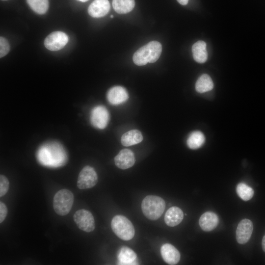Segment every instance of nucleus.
<instances>
[{"instance_id": "f257e3e1", "label": "nucleus", "mask_w": 265, "mask_h": 265, "mask_svg": "<svg viewBox=\"0 0 265 265\" xmlns=\"http://www.w3.org/2000/svg\"><path fill=\"white\" fill-rule=\"evenodd\" d=\"M36 157L42 164L51 167L61 166L67 160L64 147L57 141H49L43 144L38 149Z\"/></svg>"}, {"instance_id": "f03ea898", "label": "nucleus", "mask_w": 265, "mask_h": 265, "mask_svg": "<svg viewBox=\"0 0 265 265\" xmlns=\"http://www.w3.org/2000/svg\"><path fill=\"white\" fill-rule=\"evenodd\" d=\"M161 52L162 46L159 42L150 41L134 53L132 60L134 64L138 66L154 63L159 58Z\"/></svg>"}, {"instance_id": "7ed1b4c3", "label": "nucleus", "mask_w": 265, "mask_h": 265, "mask_svg": "<svg viewBox=\"0 0 265 265\" xmlns=\"http://www.w3.org/2000/svg\"><path fill=\"white\" fill-rule=\"evenodd\" d=\"M165 207L164 200L156 195L146 196L141 203V209L144 215L148 219L155 220L162 214Z\"/></svg>"}, {"instance_id": "20e7f679", "label": "nucleus", "mask_w": 265, "mask_h": 265, "mask_svg": "<svg viewBox=\"0 0 265 265\" xmlns=\"http://www.w3.org/2000/svg\"><path fill=\"white\" fill-rule=\"evenodd\" d=\"M111 227L115 234L123 240H129L134 236L133 225L130 220L123 215L114 216L111 222Z\"/></svg>"}, {"instance_id": "39448f33", "label": "nucleus", "mask_w": 265, "mask_h": 265, "mask_svg": "<svg viewBox=\"0 0 265 265\" xmlns=\"http://www.w3.org/2000/svg\"><path fill=\"white\" fill-rule=\"evenodd\" d=\"M74 203V195L67 189H61L54 195L53 199V208L58 215L64 216L71 211Z\"/></svg>"}, {"instance_id": "423d86ee", "label": "nucleus", "mask_w": 265, "mask_h": 265, "mask_svg": "<svg viewBox=\"0 0 265 265\" xmlns=\"http://www.w3.org/2000/svg\"><path fill=\"white\" fill-rule=\"evenodd\" d=\"M74 221L78 228L85 232L93 231L95 227L94 217L90 212L85 209L78 210L73 215Z\"/></svg>"}, {"instance_id": "0eeeda50", "label": "nucleus", "mask_w": 265, "mask_h": 265, "mask_svg": "<svg viewBox=\"0 0 265 265\" xmlns=\"http://www.w3.org/2000/svg\"><path fill=\"white\" fill-rule=\"evenodd\" d=\"M98 182V176L95 169L91 166L84 167L80 172L77 186L80 189L90 188L95 186Z\"/></svg>"}, {"instance_id": "6e6552de", "label": "nucleus", "mask_w": 265, "mask_h": 265, "mask_svg": "<svg viewBox=\"0 0 265 265\" xmlns=\"http://www.w3.org/2000/svg\"><path fill=\"white\" fill-rule=\"evenodd\" d=\"M68 41V36L65 33L56 31L47 36L44 41V45L50 51H56L63 48Z\"/></svg>"}, {"instance_id": "1a4fd4ad", "label": "nucleus", "mask_w": 265, "mask_h": 265, "mask_svg": "<svg viewBox=\"0 0 265 265\" xmlns=\"http://www.w3.org/2000/svg\"><path fill=\"white\" fill-rule=\"evenodd\" d=\"M90 120L93 126L103 129L106 127L109 120L108 111L103 106H96L91 111Z\"/></svg>"}, {"instance_id": "9d476101", "label": "nucleus", "mask_w": 265, "mask_h": 265, "mask_svg": "<svg viewBox=\"0 0 265 265\" xmlns=\"http://www.w3.org/2000/svg\"><path fill=\"white\" fill-rule=\"evenodd\" d=\"M253 230L252 222L248 219H243L238 223L236 232V239L239 244H245L251 238Z\"/></svg>"}, {"instance_id": "9b49d317", "label": "nucleus", "mask_w": 265, "mask_h": 265, "mask_svg": "<svg viewBox=\"0 0 265 265\" xmlns=\"http://www.w3.org/2000/svg\"><path fill=\"white\" fill-rule=\"evenodd\" d=\"M114 162L121 169L129 168L134 164V155L130 149H123L114 158Z\"/></svg>"}, {"instance_id": "f8f14e48", "label": "nucleus", "mask_w": 265, "mask_h": 265, "mask_svg": "<svg viewBox=\"0 0 265 265\" xmlns=\"http://www.w3.org/2000/svg\"><path fill=\"white\" fill-rule=\"evenodd\" d=\"M110 3L108 0H94L88 8V13L93 18H100L109 11Z\"/></svg>"}, {"instance_id": "ddd939ff", "label": "nucleus", "mask_w": 265, "mask_h": 265, "mask_svg": "<svg viewBox=\"0 0 265 265\" xmlns=\"http://www.w3.org/2000/svg\"><path fill=\"white\" fill-rule=\"evenodd\" d=\"M107 99L113 105H118L126 102L129 98L126 89L121 86L111 88L107 93Z\"/></svg>"}, {"instance_id": "4468645a", "label": "nucleus", "mask_w": 265, "mask_h": 265, "mask_svg": "<svg viewBox=\"0 0 265 265\" xmlns=\"http://www.w3.org/2000/svg\"><path fill=\"white\" fill-rule=\"evenodd\" d=\"M160 253L163 260L169 265H176L180 260L179 251L169 243H165L161 246Z\"/></svg>"}, {"instance_id": "2eb2a0df", "label": "nucleus", "mask_w": 265, "mask_h": 265, "mask_svg": "<svg viewBox=\"0 0 265 265\" xmlns=\"http://www.w3.org/2000/svg\"><path fill=\"white\" fill-rule=\"evenodd\" d=\"M218 223V216L212 212H205L201 216L199 220V226L203 230L206 232L214 229Z\"/></svg>"}, {"instance_id": "dca6fc26", "label": "nucleus", "mask_w": 265, "mask_h": 265, "mask_svg": "<svg viewBox=\"0 0 265 265\" xmlns=\"http://www.w3.org/2000/svg\"><path fill=\"white\" fill-rule=\"evenodd\" d=\"M184 218L183 211L175 206L170 208L166 212L164 221L167 225L174 227L180 224Z\"/></svg>"}, {"instance_id": "f3484780", "label": "nucleus", "mask_w": 265, "mask_h": 265, "mask_svg": "<svg viewBox=\"0 0 265 265\" xmlns=\"http://www.w3.org/2000/svg\"><path fill=\"white\" fill-rule=\"evenodd\" d=\"M192 52L193 58L197 62L203 63L207 60L208 53L204 41L200 40L195 43L192 47Z\"/></svg>"}, {"instance_id": "a211bd4d", "label": "nucleus", "mask_w": 265, "mask_h": 265, "mask_svg": "<svg viewBox=\"0 0 265 265\" xmlns=\"http://www.w3.org/2000/svg\"><path fill=\"white\" fill-rule=\"evenodd\" d=\"M143 140L141 132L137 130H130L121 137V142L124 146H130L138 144Z\"/></svg>"}, {"instance_id": "6ab92c4d", "label": "nucleus", "mask_w": 265, "mask_h": 265, "mask_svg": "<svg viewBox=\"0 0 265 265\" xmlns=\"http://www.w3.org/2000/svg\"><path fill=\"white\" fill-rule=\"evenodd\" d=\"M135 5L134 0H113L112 6L119 14H126L131 11Z\"/></svg>"}, {"instance_id": "aec40b11", "label": "nucleus", "mask_w": 265, "mask_h": 265, "mask_svg": "<svg viewBox=\"0 0 265 265\" xmlns=\"http://www.w3.org/2000/svg\"><path fill=\"white\" fill-rule=\"evenodd\" d=\"M213 87L212 80L210 76L207 74L202 75L195 83V89L200 93L210 91Z\"/></svg>"}, {"instance_id": "412c9836", "label": "nucleus", "mask_w": 265, "mask_h": 265, "mask_svg": "<svg viewBox=\"0 0 265 265\" xmlns=\"http://www.w3.org/2000/svg\"><path fill=\"white\" fill-rule=\"evenodd\" d=\"M205 141V136L201 132L194 131L188 136L186 143L190 149H196L201 147Z\"/></svg>"}, {"instance_id": "4be33fe9", "label": "nucleus", "mask_w": 265, "mask_h": 265, "mask_svg": "<svg viewBox=\"0 0 265 265\" xmlns=\"http://www.w3.org/2000/svg\"><path fill=\"white\" fill-rule=\"evenodd\" d=\"M136 259V254L131 249L123 247L119 251L118 260L121 265L133 264Z\"/></svg>"}, {"instance_id": "5701e85b", "label": "nucleus", "mask_w": 265, "mask_h": 265, "mask_svg": "<svg viewBox=\"0 0 265 265\" xmlns=\"http://www.w3.org/2000/svg\"><path fill=\"white\" fill-rule=\"evenodd\" d=\"M30 8L38 14H44L49 8L48 0H26Z\"/></svg>"}, {"instance_id": "b1692460", "label": "nucleus", "mask_w": 265, "mask_h": 265, "mask_svg": "<svg viewBox=\"0 0 265 265\" xmlns=\"http://www.w3.org/2000/svg\"><path fill=\"white\" fill-rule=\"evenodd\" d=\"M236 191L238 196L244 201L249 200L254 195L252 188L243 183H240L237 185Z\"/></svg>"}, {"instance_id": "393cba45", "label": "nucleus", "mask_w": 265, "mask_h": 265, "mask_svg": "<svg viewBox=\"0 0 265 265\" xmlns=\"http://www.w3.org/2000/svg\"><path fill=\"white\" fill-rule=\"evenodd\" d=\"M9 187L8 179L4 175L0 176V197L3 196L7 192Z\"/></svg>"}, {"instance_id": "a878e982", "label": "nucleus", "mask_w": 265, "mask_h": 265, "mask_svg": "<svg viewBox=\"0 0 265 265\" xmlns=\"http://www.w3.org/2000/svg\"><path fill=\"white\" fill-rule=\"evenodd\" d=\"M10 51V46L8 41L3 37H0V57L6 55Z\"/></svg>"}, {"instance_id": "bb28decb", "label": "nucleus", "mask_w": 265, "mask_h": 265, "mask_svg": "<svg viewBox=\"0 0 265 265\" xmlns=\"http://www.w3.org/2000/svg\"><path fill=\"white\" fill-rule=\"evenodd\" d=\"M7 209L4 203L0 202V223H2L6 217Z\"/></svg>"}, {"instance_id": "cd10ccee", "label": "nucleus", "mask_w": 265, "mask_h": 265, "mask_svg": "<svg viewBox=\"0 0 265 265\" xmlns=\"http://www.w3.org/2000/svg\"><path fill=\"white\" fill-rule=\"evenodd\" d=\"M262 249L263 251L265 252V235L262 239Z\"/></svg>"}, {"instance_id": "c85d7f7f", "label": "nucleus", "mask_w": 265, "mask_h": 265, "mask_svg": "<svg viewBox=\"0 0 265 265\" xmlns=\"http://www.w3.org/2000/svg\"><path fill=\"white\" fill-rule=\"evenodd\" d=\"M179 3L182 5H185L187 4L188 0H177Z\"/></svg>"}, {"instance_id": "c756f323", "label": "nucleus", "mask_w": 265, "mask_h": 265, "mask_svg": "<svg viewBox=\"0 0 265 265\" xmlns=\"http://www.w3.org/2000/svg\"><path fill=\"white\" fill-rule=\"evenodd\" d=\"M78 0L81 1V2H86L88 0Z\"/></svg>"}, {"instance_id": "7c9ffc66", "label": "nucleus", "mask_w": 265, "mask_h": 265, "mask_svg": "<svg viewBox=\"0 0 265 265\" xmlns=\"http://www.w3.org/2000/svg\"><path fill=\"white\" fill-rule=\"evenodd\" d=\"M110 17H111V18H112L113 17V15H111V16H110Z\"/></svg>"}, {"instance_id": "2f4dec72", "label": "nucleus", "mask_w": 265, "mask_h": 265, "mask_svg": "<svg viewBox=\"0 0 265 265\" xmlns=\"http://www.w3.org/2000/svg\"></svg>"}]
</instances>
